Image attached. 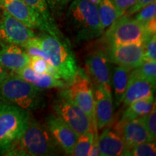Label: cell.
<instances>
[{
	"instance_id": "6da1fadb",
	"label": "cell",
	"mask_w": 156,
	"mask_h": 156,
	"mask_svg": "<svg viewBox=\"0 0 156 156\" xmlns=\"http://www.w3.org/2000/svg\"><path fill=\"white\" fill-rule=\"evenodd\" d=\"M66 23L77 42L93 40L104 31L96 4L92 0H73L68 7Z\"/></svg>"
},
{
	"instance_id": "7a4b0ae2",
	"label": "cell",
	"mask_w": 156,
	"mask_h": 156,
	"mask_svg": "<svg viewBox=\"0 0 156 156\" xmlns=\"http://www.w3.org/2000/svg\"><path fill=\"white\" fill-rule=\"evenodd\" d=\"M62 152L46 124L30 116L25 132L6 155L49 156Z\"/></svg>"
},
{
	"instance_id": "3957f363",
	"label": "cell",
	"mask_w": 156,
	"mask_h": 156,
	"mask_svg": "<svg viewBox=\"0 0 156 156\" xmlns=\"http://www.w3.org/2000/svg\"><path fill=\"white\" fill-rule=\"evenodd\" d=\"M44 90L25 80L15 73L8 74L0 81V101L25 111L44 108Z\"/></svg>"
},
{
	"instance_id": "277c9868",
	"label": "cell",
	"mask_w": 156,
	"mask_h": 156,
	"mask_svg": "<svg viewBox=\"0 0 156 156\" xmlns=\"http://www.w3.org/2000/svg\"><path fill=\"white\" fill-rule=\"evenodd\" d=\"M36 39L37 44L47 55L48 62L62 79L67 83H69L79 67L67 39L58 38L46 33Z\"/></svg>"
},
{
	"instance_id": "5b68a950",
	"label": "cell",
	"mask_w": 156,
	"mask_h": 156,
	"mask_svg": "<svg viewBox=\"0 0 156 156\" xmlns=\"http://www.w3.org/2000/svg\"><path fill=\"white\" fill-rule=\"evenodd\" d=\"M29 112L0 101V155L14 147L28 126Z\"/></svg>"
},
{
	"instance_id": "8992f818",
	"label": "cell",
	"mask_w": 156,
	"mask_h": 156,
	"mask_svg": "<svg viewBox=\"0 0 156 156\" xmlns=\"http://www.w3.org/2000/svg\"><path fill=\"white\" fill-rule=\"evenodd\" d=\"M60 93L79 106L88 116L93 129L98 130L95 116V101L93 85L83 69H78L69 83Z\"/></svg>"
},
{
	"instance_id": "52a82bcc",
	"label": "cell",
	"mask_w": 156,
	"mask_h": 156,
	"mask_svg": "<svg viewBox=\"0 0 156 156\" xmlns=\"http://www.w3.org/2000/svg\"><path fill=\"white\" fill-rule=\"evenodd\" d=\"M148 38L145 25L134 17L124 15L107 28L103 39L108 46L144 43Z\"/></svg>"
},
{
	"instance_id": "ba28073f",
	"label": "cell",
	"mask_w": 156,
	"mask_h": 156,
	"mask_svg": "<svg viewBox=\"0 0 156 156\" xmlns=\"http://www.w3.org/2000/svg\"><path fill=\"white\" fill-rule=\"evenodd\" d=\"M53 108L56 116L62 119L77 136L89 131L98 132L93 129L88 116L83 109L61 93L54 101Z\"/></svg>"
},
{
	"instance_id": "9c48e42d",
	"label": "cell",
	"mask_w": 156,
	"mask_h": 156,
	"mask_svg": "<svg viewBox=\"0 0 156 156\" xmlns=\"http://www.w3.org/2000/svg\"><path fill=\"white\" fill-rule=\"evenodd\" d=\"M85 66L93 86L102 87L107 93L112 94V67L106 54L102 51L92 52L87 56Z\"/></svg>"
},
{
	"instance_id": "30bf717a",
	"label": "cell",
	"mask_w": 156,
	"mask_h": 156,
	"mask_svg": "<svg viewBox=\"0 0 156 156\" xmlns=\"http://www.w3.org/2000/svg\"><path fill=\"white\" fill-rule=\"evenodd\" d=\"M106 49L105 54L109 62L131 70L139 67L145 60L144 43L112 45Z\"/></svg>"
},
{
	"instance_id": "8fae6325",
	"label": "cell",
	"mask_w": 156,
	"mask_h": 156,
	"mask_svg": "<svg viewBox=\"0 0 156 156\" xmlns=\"http://www.w3.org/2000/svg\"><path fill=\"white\" fill-rule=\"evenodd\" d=\"M36 37L33 30L3 10L0 22V40L6 44L22 46Z\"/></svg>"
},
{
	"instance_id": "7c38bea8",
	"label": "cell",
	"mask_w": 156,
	"mask_h": 156,
	"mask_svg": "<svg viewBox=\"0 0 156 156\" xmlns=\"http://www.w3.org/2000/svg\"><path fill=\"white\" fill-rule=\"evenodd\" d=\"M2 8L28 28L48 34V29L40 15L23 0H3Z\"/></svg>"
},
{
	"instance_id": "4fadbf2b",
	"label": "cell",
	"mask_w": 156,
	"mask_h": 156,
	"mask_svg": "<svg viewBox=\"0 0 156 156\" xmlns=\"http://www.w3.org/2000/svg\"><path fill=\"white\" fill-rule=\"evenodd\" d=\"M45 124L62 151L67 155H72L78 136L77 134L56 115L46 117Z\"/></svg>"
},
{
	"instance_id": "5bb4252c",
	"label": "cell",
	"mask_w": 156,
	"mask_h": 156,
	"mask_svg": "<svg viewBox=\"0 0 156 156\" xmlns=\"http://www.w3.org/2000/svg\"><path fill=\"white\" fill-rule=\"evenodd\" d=\"M114 130L121 136L129 149L145 142L153 141L142 118L119 122Z\"/></svg>"
},
{
	"instance_id": "9a60e30c",
	"label": "cell",
	"mask_w": 156,
	"mask_h": 156,
	"mask_svg": "<svg viewBox=\"0 0 156 156\" xmlns=\"http://www.w3.org/2000/svg\"><path fill=\"white\" fill-rule=\"evenodd\" d=\"M95 101V116L98 129H103L113 121L114 105L112 94L102 87L93 86Z\"/></svg>"
},
{
	"instance_id": "2e32d148",
	"label": "cell",
	"mask_w": 156,
	"mask_h": 156,
	"mask_svg": "<svg viewBox=\"0 0 156 156\" xmlns=\"http://www.w3.org/2000/svg\"><path fill=\"white\" fill-rule=\"evenodd\" d=\"M155 89V85L140 77L133 70H131L122 103L124 106H127L135 101L153 96Z\"/></svg>"
},
{
	"instance_id": "e0dca14e",
	"label": "cell",
	"mask_w": 156,
	"mask_h": 156,
	"mask_svg": "<svg viewBox=\"0 0 156 156\" xmlns=\"http://www.w3.org/2000/svg\"><path fill=\"white\" fill-rule=\"evenodd\" d=\"M99 150L101 156H129L127 146L115 130L105 127L98 136Z\"/></svg>"
},
{
	"instance_id": "ac0fdd59",
	"label": "cell",
	"mask_w": 156,
	"mask_h": 156,
	"mask_svg": "<svg viewBox=\"0 0 156 156\" xmlns=\"http://www.w3.org/2000/svg\"><path fill=\"white\" fill-rule=\"evenodd\" d=\"M30 56L15 44H4L0 49V64L12 73L28 66Z\"/></svg>"
},
{
	"instance_id": "d6986e66",
	"label": "cell",
	"mask_w": 156,
	"mask_h": 156,
	"mask_svg": "<svg viewBox=\"0 0 156 156\" xmlns=\"http://www.w3.org/2000/svg\"><path fill=\"white\" fill-rule=\"evenodd\" d=\"M25 80L35 85L38 88L45 90L51 88H64L66 87V83L62 79H56L47 74L38 73L33 70L29 66L22 68V69L14 72Z\"/></svg>"
},
{
	"instance_id": "ffe728a7",
	"label": "cell",
	"mask_w": 156,
	"mask_h": 156,
	"mask_svg": "<svg viewBox=\"0 0 156 156\" xmlns=\"http://www.w3.org/2000/svg\"><path fill=\"white\" fill-rule=\"evenodd\" d=\"M130 72L131 69L121 66L112 67V91L114 96L116 106L121 105L124 99Z\"/></svg>"
},
{
	"instance_id": "44dd1931",
	"label": "cell",
	"mask_w": 156,
	"mask_h": 156,
	"mask_svg": "<svg viewBox=\"0 0 156 156\" xmlns=\"http://www.w3.org/2000/svg\"><path fill=\"white\" fill-rule=\"evenodd\" d=\"M23 1L28 4L40 15L48 29V34L58 38H64L63 35L58 30L46 0H23Z\"/></svg>"
},
{
	"instance_id": "7402d4cb",
	"label": "cell",
	"mask_w": 156,
	"mask_h": 156,
	"mask_svg": "<svg viewBox=\"0 0 156 156\" xmlns=\"http://www.w3.org/2000/svg\"><path fill=\"white\" fill-rule=\"evenodd\" d=\"M154 96L140 99L129 104L122 115V121L139 119L151 112L155 103Z\"/></svg>"
},
{
	"instance_id": "603a6c76",
	"label": "cell",
	"mask_w": 156,
	"mask_h": 156,
	"mask_svg": "<svg viewBox=\"0 0 156 156\" xmlns=\"http://www.w3.org/2000/svg\"><path fill=\"white\" fill-rule=\"evenodd\" d=\"M95 4L101 25L104 30L121 17L112 0H97Z\"/></svg>"
},
{
	"instance_id": "cb8c5ba5",
	"label": "cell",
	"mask_w": 156,
	"mask_h": 156,
	"mask_svg": "<svg viewBox=\"0 0 156 156\" xmlns=\"http://www.w3.org/2000/svg\"><path fill=\"white\" fill-rule=\"evenodd\" d=\"M28 66L38 73L47 74L56 79H62L53 66L48 61L39 56H30Z\"/></svg>"
},
{
	"instance_id": "d4e9b609",
	"label": "cell",
	"mask_w": 156,
	"mask_h": 156,
	"mask_svg": "<svg viewBox=\"0 0 156 156\" xmlns=\"http://www.w3.org/2000/svg\"><path fill=\"white\" fill-rule=\"evenodd\" d=\"M93 140V132L89 131L77 136L71 155L87 156L89 155Z\"/></svg>"
},
{
	"instance_id": "484cf974",
	"label": "cell",
	"mask_w": 156,
	"mask_h": 156,
	"mask_svg": "<svg viewBox=\"0 0 156 156\" xmlns=\"http://www.w3.org/2000/svg\"><path fill=\"white\" fill-rule=\"evenodd\" d=\"M140 77L155 85L156 83V61L144 60L138 67L132 69Z\"/></svg>"
},
{
	"instance_id": "4316f807",
	"label": "cell",
	"mask_w": 156,
	"mask_h": 156,
	"mask_svg": "<svg viewBox=\"0 0 156 156\" xmlns=\"http://www.w3.org/2000/svg\"><path fill=\"white\" fill-rule=\"evenodd\" d=\"M156 145L155 141L145 142L134 145L129 149V156H155Z\"/></svg>"
},
{
	"instance_id": "83f0119b",
	"label": "cell",
	"mask_w": 156,
	"mask_h": 156,
	"mask_svg": "<svg viewBox=\"0 0 156 156\" xmlns=\"http://www.w3.org/2000/svg\"><path fill=\"white\" fill-rule=\"evenodd\" d=\"M134 18L142 24H145L151 20L156 17V2H153L143 7L139 12L135 13Z\"/></svg>"
},
{
	"instance_id": "f1b7e54d",
	"label": "cell",
	"mask_w": 156,
	"mask_h": 156,
	"mask_svg": "<svg viewBox=\"0 0 156 156\" xmlns=\"http://www.w3.org/2000/svg\"><path fill=\"white\" fill-rule=\"evenodd\" d=\"M144 124L147 128L152 140L155 141L156 138V110L155 102L154 103L151 112L144 116L141 117Z\"/></svg>"
},
{
	"instance_id": "f546056e",
	"label": "cell",
	"mask_w": 156,
	"mask_h": 156,
	"mask_svg": "<svg viewBox=\"0 0 156 156\" xmlns=\"http://www.w3.org/2000/svg\"><path fill=\"white\" fill-rule=\"evenodd\" d=\"M145 60L156 61V34L148 38L144 42Z\"/></svg>"
},
{
	"instance_id": "4dcf8cb0",
	"label": "cell",
	"mask_w": 156,
	"mask_h": 156,
	"mask_svg": "<svg viewBox=\"0 0 156 156\" xmlns=\"http://www.w3.org/2000/svg\"><path fill=\"white\" fill-rule=\"evenodd\" d=\"M51 14L59 15L73 0H46Z\"/></svg>"
},
{
	"instance_id": "1f68e13d",
	"label": "cell",
	"mask_w": 156,
	"mask_h": 156,
	"mask_svg": "<svg viewBox=\"0 0 156 156\" xmlns=\"http://www.w3.org/2000/svg\"><path fill=\"white\" fill-rule=\"evenodd\" d=\"M112 1L120 16L122 17L125 14L129 8H130L136 2V0H112Z\"/></svg>"
},
{
	"instance_id": "d6a6232c",
	"label": "cell",
	"mask_w": 156,
	"mask_h": 156,
	"mask_svg": "<svg viewBox=\"0 0 156 156\" xmlns=\"http://www.w3.org/2000/svg\"><path fill=\"white\" fill-rule=\"evenodd\" d=\"M155 1L156 0H136V2L130 8L127 9V11L126 12L124 15L130 16V15L135 14V13L139 12L143 7H146V6L150 5V4L155 2Z\"/></svg>"
},
{
	"instance_id": "836d02e7",
	"label": "cell",
	"mask_w": 156,
	"mask_h": 156,
	"mask_svg": "<svg viewBox=\"0 0 156 156\" xmlns=\"http://www.w3.org/2000/svg\"><path fill=\"white\" fill-rule=\"evenodd\" d=\"M90 156H98L100 155V150H99V143H98V132L93 133V140L92 146H91L90 151Z\"/></svg>"
},
{
	"instance_id": "e575fe53",
	"label": "cell",
	"mask_w": 156,
	"mask_h": 156,
	"mask_svg": "<svg viewBox=\"0 0 156 156\" xmlns=\"http://www.w3.org/2000/svg\"><path fill=\"white\" fill-rule=\"evenodd\" d=\"M147 36L151 37L156 34V18H153L144 24Z\"/></svg>"
},
{
	"instance_id": "d590c367",
	"label": "cell",
	"mask_w": 156,
	"mask_h": 156,
	"mask_svg": "<svg viewBox=\"0 0 156 156\" xmlns=\"http://www.w3.org/2000/svg\"><path fill=\"white\" fill-rule=\"evenodd\" d=\"M7 75H8V73L7 72V70L0 64V81L2 80Z\"/></svg>"
},
{
	"instance_id": "8d00e7d4",
	"label": "cell",
	"mask_w": 156,
	"mask_h": 156,
	"mask_svg": "<svg viewBox=\"0 0 156 156\" xmlns=\"http://www.w3.org/2000/svg\"><path fill=\"white\" fill-rule=\"evenodd\" d=\"M2 1H3V0H0V9L2 8Z\"/></svg>"
}]
</instances>
